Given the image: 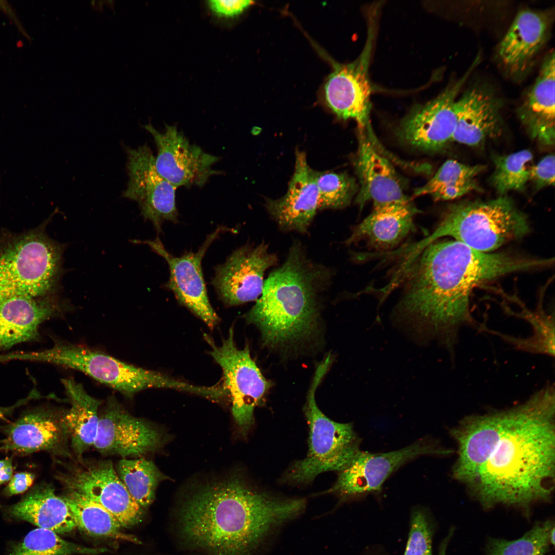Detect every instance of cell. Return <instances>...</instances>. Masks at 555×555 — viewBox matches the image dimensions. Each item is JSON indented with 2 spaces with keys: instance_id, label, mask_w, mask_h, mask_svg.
I'll use <instances>...</instances> for the list:
<instances>
[{
  "instance_id": "cell-1",
  "label": "cell",
  "mask_w": 555,
  "mask_h": 555,
  "mask_svg": "<svg viewBox=\"0 0 555 555\" xmlns=\"http://www.w3.org/2000/svg\"><path fill=\"white\" fill-rule=\"evenodd\" d=\"M554 387L524 403L473 415L452 431L457 445L453 475L485 508L527 507L550 497L554 478Z\"/></svg>"
},
{
  "instance_id": "cell-2",
  "label": "cell",
  "mask_w": 555,
  "mask_h": 555,
  "mask_svg": "<svg viewBox=\"0 0 555 555\" xmlns=\"http://www.w3.org/2000/svg\"><path fill=\"white\" fill-rule=\"evenodd\" d=\"M546 260L483 252L455 240H435L408 255L394 282L402 283L395 317L412 332L436 339L454 353L459 329L480 331L470 302L479 284L511 273L546 266Z\"/></svg>"
},
{
  "instance_id": "cell-3",
  "label": "cell",
  "mask_w": 555,
  "mask_h": 555,
  "mask_svg": "<svg viewBox=\"0 0 555 555\" xmlns=\"http://www.w3.org/2000/svg\"><path fill=\"white\" fill-rule=\"evenodd\" d=\"M305 507L304 498L276 497L233 476L202 486L184 502L180 534L190 547L210 555H251Z\"/></svg>"
},
{
  "instance_id": "cell-4",
  "label": "cell",
  "mask_w": 555,
  "mask_h": 555,
  "mask_svg": "<svg viewBox=\"0 0 555 555\" xmlns=\"http://www.w3.org/2000/svg\"><path fill=\"white\" fill-rule=\"evenodd\" d=\"M331 278L329 268L310 259L295 241L284 263L265 281L261 295L245 316L246 321L258 327L268 346L308 340L317 332L320 296Z\"/></svg>"
},
{
  "instance_id": "cell-5",
  "label": "cell",
  "mask_w": 555,
  "mask_h": 555,
  "mask_svg": "<svg viewBox=\"0 0 555 555\" xmlns=\"http://www.w3.org/2000/svg\"><path fill=\"white\" fill-rule=\"evenodd\" d=\"M7 361L42 362L81 371L127 397L150 388H168L194 393V385L160 373L129 364L103 353L54 339L53 345L42 350L15 351L5 356Z\"/></svg>"
},
{
  "instance_id": "cell-6",
  "label": "cell",
  "mask_w": 555,
  "mask_h": 555,
  "mask_svg": "<svg viewBox=\"0 0 555 555\" xmlns=\"http://www.w3.org/2000/svg\"><path fill=\"white\" fill-rule=\"evenodd\" d=\"M529 231L525 214L509 197L501 195L489 200L453 205L436 230L413 247L418 250L439 238L449 236L476 250L491 252Z\"/></svg>"
},
{
  "instance_id": "cell-7",
  "label": "cell",
  "mask_w": 555,
  "mask_h": 555,
  "mask_svg": "<svg viewBox=\"0 0 555 555\" xmlns=\"http://www.w3.org/2000/svg\"><path fill=\"white\" fill-rule=\"evenodd\" d=\"M65 247L42 231L0 245V303L16 296L50 295L59 287Z\"/></svg>"
},
{
  "instance_id": "cell-8",
  "label": "cell",
  "mask_w": 555,
  "mask_h": 555,
  "mask_svg": "<svg viewBox=\"0 0 555 555\" xmlns=\"http://www.w3.org/2000/svg\"><path fill=\"white\" fill-rule=\"evenodd\" d=\"M332 357L328 354L318 365L304 406L309 427V449L306 456L296 461L285 474V479L297 484L308 483L319 474L341 472L361 451L360 439L352 424L334 421L319 409L315 393L328 372Z\"/></svg>"
},
{
  "instance_id": "cell-9",
  "label": "cell",
  "mask_w": 555,
  "mask_h": 555,
  "mask_svg": "<svg viewBox=\"0 0 555 555\" xmlns=\"http://www.w3.org/2000/svg\"><path fill=\"white\" fill-rule=\"evenodd\" d=\"M210 355L222 368L223 385L230 397L232 413L242 434H247L254 421L255 407L263 403L272 383L262 375L252 359L249 346L238 348L233 329L217 346L205 335Z\"/></svg>"
},
{
  "instance_id": "cell-10",
  "label": "cell",
  "mask_w": 555,
  "mask_h": 555,
  "mask_svg": "<svg viewBox=\"0 0 555 555\" xmlns=\"http://www.w3.org/2000/svg\"><path fill=\"white\" fill-rule=\"evenodd\" d=\"M57 479L68 492L101 505L122 527L140 521L143 508L131 496L110 460L83 461L57 473Z\"/></svg>"
},
{
  "instance_id": "cell-11",
  "label": "cell",
  "mask_w": 555,
  "mask_h": 555,
  "mask_svg": "<svg viewBox=\"0 0 555 555\" xmlns=\"http://www.w3.org/2000/svg\"><path fill=\"white\" fill-rule=\"evenodd\" d=\"M477 61L461 78L449 84L436 97L412 107L397 128L399 140L430 152L439 151L452 141L456 125V98Z\"/></svg>"
},
{
  "instance_id": "cell-12",
  "label": "cell",
  "mask_w": 555,
  "mask_h": 555,
  "mask_svg": "<svg viewBox=\"0 0 555 555\" xmlns=\"http://www.w3.org/2000/svg\"><path fill=\"white\" fill-rule=\"evenodd\" d=\"M144 127L153 136L157 147L155 157L157 172L175 188L201 187L210 177L221 173L212 168L219 158L191 143L175 126L165 124L162 132L151 124Z\"/></svg>"
},
{
  "instance_id": "cell-13",
  "label": "cell",
  "mask_w": 555,
  "mask_h": 555,
  "mask_svg": "<svg viewBox=\"0 0 555 555\" xmlns=\"http://www.w3.org/2000/svg\"><path fill=\"white\" fill-rule=\"evenodd\" d=\"M126 150L129 180L123 196L137 201L141 214L160 233L164 221L177 222L176 188L157 172L155 157L147 144Z\"/></svg>"
},
{
  "instance_id": "cell-14",
  "label": "cell",
  "mask_w": 555,
  "mask_h": 555,
  "mask_svg": "<svg viewBox=\"0 0 555 555\" xmlns=\"http://www.w3.org/2000/svg\"><path fill=\"white\" fill-rule=\"evenodd\" d=\"M374 33L369 26L366 42L359 57L350 63L336 64L324 86L328 107L339 118L355 120L359 129L365 131L370 127L372 86L368 67Z\"/></svg>"
},
{
  "instance_id": "cell-15",
  "label": "cell",
  "mask_w": 555,
  "mask_h": 555,
  "mask_svg": "<svg viewBox=\"0 0 555 555\" xmlns=\"http://www.w3.org/2000/svg\"><path fill=\"white\" fill-rule=\"evenodd\" d=\"M451 453L435 441L419 440L399 450L387 453L360 451L352 462L340 472L328 493L344 496L379 491L386 478L396 469L418 456L445 455Z\"/></svg>"
},
{
  "instance_id": "cell-16",
  "label": "cell",
  "mask_w": 555,
  "mask_h": 555,
  "mask_svg": "<svg viewBox=\"0 0 555 555\" xmlns=\"http://www.w3.org/2000/svg\"><path fill=\"white\" fill-rule=\"evenodd\" d=\"M278 262L277 255L270 252L267 244L246 245L235 250L215 268L212 283L227 305L256 301L263 289L265 272Z\"/></svg>"
},
{
  "instance_id": "cell-17",
  "label": "cell",
  "mask_w": 555,
  "mask_h": 555,
  "mask_svg": "<svg viewBox=\"0 0 555 555\" xmlns=\"http://www.w3.org/2000/svg\"><path fill=\"white\" fill-rule=\"evenodd\" d=\"M227 228L218 227L209 235L196 252H188L176 257L165 249L158 237L143 243L162 256L167 262L170 276L165 287L171 290L176 299L212 328L219 318L212 307L207 294L202 271L201 261L209 247Z\"/></svg>"
},
{
  "instance_id": "cell-18",
  "label": "cell",
  "mask_w": 555,
  "mask_h": 555,
  "mask_svg": "<svg viewBox=\"0 0 555 555\" xmlns=\"http://www.w3.org/2000/svg\"><path fill=\"white\" fill-rule=\"evenodd\" d=\"M0 453L24 456L41 451L61 452L68 436L64 413L54 408L38 406L16 419L0 424Z\"/></svg>"
},
{
  "instance_id": "cell-19",
  "label": "cell",
  "mask_w": 555,
  "mask_h": 555,
  "mask_svg": "<svg viewBox=\"0 0 555 555\" xmlns=\"http://www.w3.org/2000/svg\"><path fill=\"white\" fill-rule=\"evenodd\" d=\"M163 436L152 424L130 414L114 396L99 416L94 447L101 453L125 458L140 456L159 448Z\"/></svg>"
},
{
  "instance_id": "cell-20",
  "label": "cell",
  "mask_w": 555,
  "mask_h": 555,
  "mask_svg": "<svg viewBox=\"0 0 555 555\" xmlns=\"http://www.w3.org/2000/svg\"><path fill=\"white\" fill-rule=\"evenodd\" d=\"M266 207L280 230L305 233L319 210L316 171L308 165L303 152H296L294 171L286 194L268 199Z\"/></svg>"
},
{
  "instance_id": "cell-21",
  "label": "cell",
  "mask_w": 555,
  "mask_h": 555,
  "mask_svg": "<svg viewBox=\"0 0 555 555\" xmlns=\"http://www.w3.org/2000/svg\"><path fill=\"white\" fill-rule=\"evenodd\" d=\"M359 131L354 162L360 183L356 203L361 209L369 200L373 202L374 208L411 201L392 164L376 149L365 132Z\"/></svg>"
},
{
  "instance_id": "cell-22",
  "label": "cell",
  "mask_w": 555,
  "mask_h": 555,
  "mask_svg": "<svg viewBox=\"0 0 555 555\" xmlns=\"http://www.w3.org/2000/svg\"><path fill=\"white\" fill-rule=\"evenodd\" d=\"M70 308L64 300L16 296L0 303V354L24 342L37 340L40 325Z\"/></svg>"
},
{
  "instance_id": "cell-23",
  "label": "cell",
  "mask_w": 555,
  "mask_h": 555,
  "mask_svg": "<svg viewBox=\"0 0 555 555\" xmlns=\"http://www.w3.org/2000/svg\"><path fill=\"white\" fill-rule=\"evenodd\" d=\"M501 103L489 89L474 86L455 102L456 125L452 141L476 146L499 136Z\"/></svg>"
},
{
  "instance_id": "cell-24",
  "label": "cell",
  "mask_w": 555,
  "mask_h": 555,
  "mask_svg": "<svg viewBox=\"0 0 555 555\" xmlns=\"http://www.w3.org/2000/svg\"><path fill=\"white\" fill-rule=\"evenodd\" d=\"M551 12L523 9L519 12L497 49V57L511 73L525 71L547 41Z\"/></svg>"
},
{
  "instance_id": "cell-25",
  "label": "cell",
  "mask_w": 555,
  "mask_h": 555,
  "mask_svg": "<svg viewBox=\"0 0 555 555\" xmlns=\"http://www.w3.org/2000/svg\"><path fill=\"white\" fill-rule=\"evenodd\" d=\"M554 53L544 59L533 86L519 107V118L529 136L544 146L554 143Z\"/></svg>"
},
{
  "instance_id": "cell-26",
  "label": "cell",
  "mask_w": 555,
  "mask_h": 555,
  "mask_svg": "<svg viewBox=\"0 0 555 555\" xmlns=\"http://www.w3.org/2000/svg\"><path fill=\"white\" fill-rule=\"evenodd\" d=\"M419 212L411 200L374 208L353 228L345 244L349 245L362 240L377 250L393 249L415 230L413 218Z\"/></svg>"
},
{
  "instance_id": "cell-27",
  "label": "cell",
  "mask_w": 555,
  "mask_h": 555,
  "mask_svg": "<svg viewBox=\"0 0 555 555\" xmlns=\"http://www.w3.org/2000/svg\"><path fill=\"white\" fill-rule=\"evenodd\" d=\"M3 513L13 520L31 523L39 528L65 534L77 527L75 518L63 496L53 486L40 483L17 503L3 506Z\"/></svg>"
},
{
  "instance_id": "cell-28",
  "label": "cell",
  "mask_w": 555,
  "mask_h": 555,
  "mask_svg": "<svg viewBox=\"0 0 555 555\" xmlns=\"http://www.w3.org/2000/svg\"><path fill=\"white\" fill-rule=\"evenodd\" d=\"M61 381L70 403L69 410L64 413V421L72 448L80 457L95 443L101 402L89 395L82 385L75 380L63 379Z\"/></svg>"
},
{
  "instance_id": "cell-29",
  "label": "cell",
  "mask_w": 555,
  "mask_h": 555,
  "mask_svg": "<svg viewBox=\"0 0 555 555\" xmlns=\"http://www.w3.org/2000/svg\"><path fill=\"white\" fill-rule=\"evenodd\" d=\"M485 169L454 160L446 161L424 185L416 189L413 197L430 195L435 201L452 200L480 189L475 177Z\"/></svg>"
},
{
  "instance_id": "cell-30",
  "label": "cell",
  "mask_w": 555,
  "mask_h": 555,
  "mask_svg": "<svg viewBox=\"0 0 555 555\" xmlns=\"http://www.w3.org/2000/svg\"><path fill=\"white\" fill-rule=\"evenodd\" d=\"M68 493L63 497L81 530L92 536L137 542L135 536L121 531L118 521L101 505L82 495Z\"/></svg>"
},
{
  "instance_id": "cell-31",
  "label": "cell",
  "mask_w": 555,
  "mask_h": 555,
  "mask_svg": "<svg viewBox=\"0 0 555 555\" xmlns=\"http://www.w3.org/2000/svg\"><path fill=\"white\" fill-rule=\"evenodd\" d=\"M117 470L130 494L143 509L152 503L157 486L165 478L153 461L144 458H123Z\"/></svg>"
},
{
  "instance_id": "cell-32",
  "label": "cell",
  "mask_w": 555,
  "mask_h": 555,
  "mask_svg": "<svg viewBox=\"0 0 555 555\" xmlns=\"http://www.w3.org/2000/svg\"><path fill=\"white\" fill-rule=\"evenodd\" d=\"M516 316L524 319L531 325L533 334L530 337L526 338L515 337L493 330H490L489 333L501 337L515 349L553 357L554 315L547 313L540 305L534 311L523 308L522 311L517 313Z\"/></svg>"
},
{
  "instance_id": "cell-33",
  "label": "cell",
  "mask_w": 555,
  "mask_h": 555,
  "mask_svg": "<svg viewBox=\"0 0 555 555\" xmlns=\"http://www.w3.org/2000/svg\"><path fill=\"white\" fill-rule=\"evenodd\" d=\"M107 551L66 541L55 532L38 527L12 546L6 555H96Z\"/></svg>"
},
{
  "instance_id": "cell-34",
  "label": "cell",
  "mask_w": 555,
  "mask_h": 555,
  "mask_svg": "<svg viewBox=\"0 0 555 555\" xmlns=\"http://www.w3.org/2000/svg\"><path fill=\"white\" fill-rule=\"evenodd\" d=\"M532 153L523 150L507 155L493 158L495 170L491 182L497 192L504 195L511 191H523L529 180Z\"/></svg>"
},
{
  "instance_id": "cell-35",
  "label": "cell",
  "mask_w": 555,
  "mask_h": 555,
  "mask_svg": "<svg viewBox=\"0 0 555 555\" xmlns=\"http://www.w3.org/2000/svg\"><path fill=\"white\" fill-rule=\"evenodd\" d=\"M553 526L551 521H546L537 524L516 540L490 539L487 555H544L550 544V532Z\"/></svg>"
},
{
  "instance_id": "cell-36",
  "label": "cell",
  "mask_w": 555,
  "mask_h": 555,
  "mask_svg": "<svg viewBox=\"0 0 555 555\" xmlns=\"http://www.w3.org/2000/svg\"><path fill=\"white\" fill-rule=\"evenodd\" d=\"M316 181L319 210L345 208L358 188L355 179L345 173L316 171Z\"/></svg>"
},
{
  "instance_id": "cell-37",
  "label": "cell",
  "mask_w": 555,
  "mask_h": 555,
  "mask_svg": "<svg viewBox=\"0 0 555 555\" xmlns=\"http://www.w3.org/2000/svg\"><path fill=\"white\" fill-rule=\"evenodd\" d=\"M432 530L423 510H414L404 555H432Z\"/></svg>"
},
{
  "instance_id": "cell-38",
  "label": "cell",
  "mask_w": 555,
  "mask_h": 555,
  "mask_svg": "<svg viewBox=\"0 0 555 555\" xmlns=\"http://www.w3.org/2000/svg\"><path fill=\"white\" fill-rule=\"evenodd\" d=\"M554 156L549 155L531 166L529 180L537 189L554 184Z\"/></svg>"
},
{
  "instance_id": "cell-39",
  "label": "cell",
  "mask_w": 555,
  "mask_h": 555,
  "mask_svg": "<svg viewBox=\"0 0 555 555\" xmlns=\"http://www.w3.org/2000/svg\"><path fill=\"white\" fill-rule=\"evenodd\" d=\"M253 1L243 0H213L208 2L211 10L217 15L232 17L243 12Z\"/></svg>"
},
{
  "instance_id": "cell-40",
  "label": "cell",
  "mask_w": 555,
  "mask_h": 555,
  "mask_svg": "<svg viewBox=\"0 0 555 555\" xmlns=\"http://www.w3.org/2000/svg\"><path fill=\"white\" fill-rule=\"evenodd\" d=\"M35 479V475L33 473L27 471L16 473L8 482L2 493L7 497L23 493L32 486Z\"/></svg>"
},
{
  "instance_id": "cell-41",
  "label": "cell",
  "mask_w": 555,
  "mask_h": 555,
  "mask_svg": "<svg viewBox=\"0 0 555 555\" xmlns=\"http://www.w3.org/2000/svg\"><path fill=\"white\" fill-rule=\"evenodd\" d=\"M14 470L12 456L0 459V486L10 480Z\"/></svg>"
},
{
  "instance_id": "cell-42",
  "label": "cell",
  "mask_w": 555,
  "mask_h": 555,
  "mask_svg": "<svg viewBox=\"0 0 555 555\" xmlns=\"http://www.w3.org/2000/svg\"><path fill=\"white\" fill-rule=\"evenodd\" d=\"M452 531L451 530L449 534V535L443 540V541L442 542V543H441V544L440 545L439 555H446L447 547L449 541L450 540V538H451V536L452 535Z\"/></svg>"
},
{
  "instance_id": "cell-43",
  "label": "cell",
  "mask_w": 555,
  "mask_h": 555,
  "mask_svg": "<svg viewBox=\"0 0 555 555\" xmlns=\"http://www.w3.org/2000/svg\"><path fill=\"white\" fill-rule=\"evenodd\" d=\"M550 544H554V526L552 527L550 532Z\"/></svg>"
}]
</instances>
